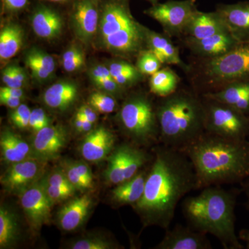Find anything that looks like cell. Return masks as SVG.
<instances>
[{"instance_id": "52", "label": "cell", "mask_w": 249, "mask_h": 249, "mask_svg": "<svg viewBox=\"0 0 249 249\" xmlns=\"http://www.w3.org/2000/svg\"><path fill=\"white\" fill-rule=\"evenodd\" d=\"M242 191L245 193L246 199V208L249 211V178L242 183Z\"/></svg>"}, {"instance_id": "34", "label": "cell", "mask_w": 249, "mask_h": 249, "mask_svg": "<svg viewBox=\"0 0 249 249\" xmlns=\"http://www.w3.org/2000/svg\"><path fill=\"white\" fill-rule=\"evenodd\" d=\"M84 63V54L78 47H70L62 54V67L67 72L77 71L83 67Z\"/></svg>"}, {"instance_id": "9", "label": "cell", "mask_w": 249, "mask_h": 249, "mask_svg": "<svg viewBox=\"0 0 249 249\" xmlns=\"http://www.w3.org/2000/svg\"><path fill=\"white\" fill-rule=\"evenodd\" d=\"M196 0H169L157 3L145 14L160 23L165 34L170 37L183 36V31L193 15L197 10Z\"/></svg>"}, {"instance_id": "10", "label": "cell", "mask_w": 249, "mask_h": 249, "mask_svg": "<svg viewBox=\"0 0 249 249\" xmlns=\"http://www.w3.org/2000/svg\"><path fill=\"white\" fill-rule=\"evenodd\" d=\"M20 203L28 222L34 231L49 224L53 204L46 193L42 181H37L20 193Z\"/></svg>"}, {"instance_id": "48", "label": "cell", "mask_w": 249, "mask_h": 249, "mask_svg": "<svg viewBox=\"0 0 249 249\" xmlns=\"http://www.w3.org/2000/svg\"><path fill=\"white\" fill-rule=\"evenodd\" d=\"M1 105L15 109L22 104V98L0 96Z\"/></svg>"}, {"instance_id": "42", "label": "cell", "mask_w": 249, "mask_h": 249, "mask_svg": "<svg viewBox=\"0 0 249 249\" xmlns=\"http://www.w3.org/2000/svg\"><path fill=\"white\" fill-rule=\"evenodd\" d=\"M26 63H27L29 70H31L32 76L38 81H45L50 78L51 76H52L48 71H47L45 69L41 67L38 64L29 61V60H26Z\"/></svg>"}, {"instance_id": "51", "label": "cell", "mask_w": 249, "mask_h": 249, "mask_svg": "<svg viewBox=\"0 0 249 249\" xmlns=\"http://www.w3.org/2000/svg\"><path fill=\"white\" fill-rule=\"evenodd\" d=\"M238 236L240 240L245 242L246 249H249V229H242Z\"/></svg>"}, {"instance_id": "55", "label": "cell", "mask_w": 249, "mask_h": 249, "mask_svg": "<svg viewBox=\"0 0 249 249\" xmlns=\"http://www.w3.org/2000/svg\"><path fill=\"white\" fill-rule=\"evenodd\" d=\"M149 1H151L152 4H157V3H158V0H149Z\"/></svg>"}, {"instance_id": "2", "label": "cell", "mask_w": 249, "mask_h": 249, "mask_svg": "<svg viewBox=\"0 0 249 249\" xmlns=\"http://www.w3.org/2000/svg\"><path fill=\"white\" fill-rule=\"evenodd\" d=\"M182 152L196 171V189L242 183L249 178V142L205 132Z\"/></svg>"}, {"instance_id": "30", "label": "cell", "mask_w": 249, "mask_h": 249, "mask_svg": "<svg viewBox=\"0 0 249 249\" xmlns=\"http://www.w3.org/2000/svg\"><path fill=\"white\" fill-rule=\"evenodd\" d=\"M108 68L116 83L123 89L135 85L142 78V74L137 67L128 62L114 61Z\"/></svg>"}, {"instance_id": "7", "label": "cell", "mask_w": 249, "mask_h": 249, "mask_svg": "<svg viewBox=\"0 0 249 249\" xmlns=\"http://www.w3.org/2000/svg\"><path fill=\"white\" fill-rule=\"evenodd\" d=\"M119 120L124 133L136 144L147 145L160 139L157 110L144 95L127 98L119 111Z\"/></svg>"}, {"instance_id": "4", "label": "cell", "mask_w": 249, "mask_h": 249, "mask_svg": "<svg viewBox=\"0 0 249 249\" xmlns=\"http://www.w3.org/2000/svg\"><path fill=\"white\" fill-rule=\"evenodd\" d=\"M161 98L156 107L160 140L165 146L182 151L205 133L203 98L184 89Z\"/></svg>"}, {"instance_id": "40", "label": "cell", "mask_w": 249, "mask_h": 249, "mask_svg": "<svg viewBox=\"0 0 249 249\" xmlns=\"http://www.w3.org/2000/svg\"><path fill=\"white\" fill-rule=\"evenodd\" d=\"M51 119L46 114L45 111L41 108H36L31 111L29 127L35 133H37L41 129L50 125Z\"/></svg>"}, {"instance_id": "38", "label": "cell", "mask_w": 249, "mask_h": 249, "mask_svg": "<svg viewBox=\"0 0 249 249\" xmlns=\"http://www.w3.org/2000/svg\"><path fill=\"white\" fill-rule=\"evenodd\" d=\"M63 169L65 170L70 183L76 188L77 191H85L91 188L89 184L78 173L76 167L73 165V161L65 162Z\"/></svg>"}, {"instance_id": "8", "label": "cell", "mask_w": 249, "mask_h": 249, "mask_svg": "<svg viewBox=\"0 0 249 249\" xmlns=\"http://www.w3.org/2000/svg\"><path fill=\"white\" fill-rule=\"evenodd\" d=\"M205 132L229 139L245 140L249 137V116L235 108L202 96Z\"/></svg>"}, {"instance_id": "27", "label": "cell", "mask_w": 249, "mask_h": 249, "mask_svg": "<svg viewBox=\"0 0 249 249\" xmlns=\"http://www.w3.org/2000/svg\"><path fill=\"white\" fill-rule=\"evenodd\" d=\"M23 31L19 26L9 24L0 33V58L7 60L14 58L22 47Z\"/></svg>"}, {"instance_id": "16", "label": "cell", "mask_w": 249, "mask_h": 249, "mask_svg": "<svg viewBox=\"0 0 249 249\" xmlns=\"http://www.w3.org/2000/svg\"><path fill=\"white\" fill-rule=\"evenodd\" d=\"M115 142L114 134L101 126L88 132L80 145V153L88 161L98 163L114 151Z\"/></svg>"}, {"instance_id": "21", "label": "cell", "mask_w": 249, "mask_h": 249, "mask_svg": "<svg viewBox=\"0 0 249 249\" xmlns=\"http://www.w3.org/2000/svg\"><path fill=\"white\" fill-rule=\"evenodd\" d=\"M63 22L61 16L55 10L45 6H39L31 17V27L36 35L52 40L60 35Z\"/></svg>"}, {"instance_id": "47", "label": "cell", "mask_w": 249, "mask_h": 249, "mask_svg": "<svg viewBox=\"0 0 249 249\" xmlns=\"http://www.w3.org/2000/svg\"><path fill=\"white\" fill-rule=\"evenodd\" d=\"M2 81L6 87L18 88L13 74L12 66H9L4 69L2 72Z\"/></svg>"}, {"instance_id": "53", "label": "cell", "mask_w": 249, "mask_h": 249, "mask_svg": "<svg viewBox=\"0 0 249 249\" xmlns=\"http://www.w3.org/2000/svg\"><path fill=\"white\" fill-rule=\"evenodd\" d=\"M93 124H94L87 120L86 118L85 117L80 133H88L90 131L92 130Z\"/></svg>"}, {"instance_id": "49", "label": "cell", "mask_w": 249, "mask_h": 249, "mask_svg": "<svg viewBox=\"0 0 249 249\" xmlns=\"http://www.w3.org/2000/svg\"><path fill=\"white\" fill-rule=\"evenodd\" d=\"M12 68L16 78H17L20 83H22L23 85H24L26 80H27V76H26V73L24 70L21 68L20 67L16 66V65H13Z\"/></svg>"}, {"instance_id": "17", "label": "cell", "mask_w": 249, "mask_h": 249, "mask_svg": "<svg viewBox=\"0 0 249 249\" xmlns=\"http://www.w3.org/2000/svg\"><path fill=\"white\" fill-rule=\"evenodd\" d=\"M216 11L228 30L237 40H249V1L218 4Z\"/></svg>"}, {"instance_id": "44", "label": "cell", "mask_w": 249, "mask_h": 249, "mask_svg": "<svg viewBox=\"0 0 249 249\" xmlns=\"http://www.w3.org/2000/svg\"><path fill=\"white\" fill-rule=\"evenodd\" d=\"M29 0H2L3 6L7 11L15 12L26 7Z\"/></svg>"}, {"instance_id": "45", "label": "cell", "mask_w": 249, "mask_h": 249, "mask_svg": "<svg viewBox=\"0 0 249 249\" xmlns=\"http://www.w3.org/2000/svg\"><path fill=\"white\" fill-rule=\"evenodd\" d=\"M0 96L22 98L24 96V91L22 88H9V87L5 86L0 89Z\"/></svg>"}, {"instance_id": "26", "label": "cell", "mask_w": 249, "mask_h": 249, "mask_svg": "<svg viewBox=\"0 0 249 249\" xmlns=\"http://www.w3.org/2000/svg\"><path fill=\"white\" fill-rule=\"evenodd\" d=\"M132 146V144H124L109 155L105 177L110 184L116 186L126 181Z\"/></svg>"}, {"instance_id": "15", "label": "cell", "mask_w": 249, "mask_h": 249, "mask_svg": "<svg viewBox=\"0 0 249 249\" xmlns=\"http://www.w3.org/2000/svg\"><path fill=\"white\" fill-rule=\"evenodd\" d=\"M187 48L203 60L215 58L230 52L240 41L230 32L219 33L200 40L185 39Z\"/></svg>"}, {"instance_id": "12", "label": "cell", "mask_w": 249, "mask_h": 249, "mask_svg": "<svg viewBox=\"0 0 249 249\" xmlns=\"http://www.w3.org/2000/svg\"><path fill=\"white\" fill-rule=\"evenodd\" d=\"M101 0H76L73 4L71 22L76 37L84 44L93 40L98 30Z\"/></svg>"}, {"instance_id": "36", "label": "cell", "mask_w": 249, "mask_h": 249, "mask_svg": "<svg viewBox=\"0 0 249 249\" xmlns=\"http://www.w3.org/2000/svg\"><path fill=\"white\" fill-rule=\"evenodd\" d=\"M26 60L38 64L53 75L55 70V62L52 55L45 52L35 49L29 51L26 56Z\"/></svg>"}, {"instance_id": "11", "label": "cell", "mask_w": 249, "mask_h": 249, "mask_svg": "<svg viewBox=\"0 0 249 249\" xmlns=\"http://www.w3.org/2000/svg\"><path fill=\"white\" fill-rule=\"evenodd\" d=\"M47 162L31 158L10 165L1 178V183L5 191L20 194L40 178Z\"/></svg>"}, {"instance_id": "37", "label": "cell", "mask_w": 249, "mask_h": 249, "mask_svg": "<svg viewBox=\"0 0 249 249\" xmlns=\"http://www.w3.org/2000/svg\"><path fill=\"white\" fill-rule=\"evenodd\" d=\"M46 183L57 188L62 189L69 190V191L76 192V188L72 186L70 180L67 178L66 173L63 168H56L52 173L47 175V178H44Z\"/></svg>"}, {"instance_id": "18", "label": "cell", "mask_w": 249, "mask_h": 249, "mask_svg": "<svg viewBox=\"0 0 249 249\" xmlns=\"http://www.w3.org/2000/svg\"><path fill=\"white\" fill-rule=\"evenodd\" d=\"M227 31L229 30L217 11L206 13L197 9L187 24L183 36L185 39L200 40Z\"/></svg>"}, {"instance_id": "46", "label": "cell", "mask_w": 249, "mask_h": 249, "mask_svg": "<svg viewBox=\"0 0 249 249\" xmlns=\"http://www.w3.org/2000/svg\"><path fill=\"white\" fill-rule=\"evenodd\" d=\"M78 110L84 115L87 120L95 124L98 119L97 111L91 106L84 105L78 109Z\"/></svg>"}, {"instance_id": "33", "label": "cell", "mask_w": 249, "mask_h": 249, "mask_svg": "<svg viewBox=\"0 0 249 249\" xmlns=\"http://www.w3.org/2000/svg\"><path fill=\"white\" fill-rule=\"evenodd\" d=\"M89 105L97 112L110 114L115 111L117 103L115 98L110 93L94 92L90 95Z\"/></svg>"}, {"instance_id": "35", "label": "cell", "mask_w": 249, "mask_h": 249, "mask_svg": "<svg viewBox=\"0 0 249 249\" xmlns=\"http://www.w3.org/2000/svg\"><path fill=\"white\" fill-rule=\"evenodd\" d=\"M119 247L114 243L102 237H85L73 242L70 245L72 249H111Z\"/></svg>"}, {"instance_id": "20", "label": "cell", "mask_w": 249, "mask_h": 249, "mask_svg": "<svg viewBox=\"0 0 249 249\" xmlns=\"http://www.w3.org/2000/svg\"><path fill=\"white\" fill-rule=\"evenodd\" d=\"M93 199L85 194L70 200L58 213V224L65 231H73L83 225L92 207Z\"/></svg>"}, {"instance_id": "19", "label": "cell", "mask_w": 249, "mask_h": 249, "mask_svg": "<svg viewBox=\"0 0 249 249\" xmlns=\"http://www.w3.org/2000/svg\"><path fill=\"white\" fill-rule=\"evenodd\" d=\"M249 116V80H238L224 85L215 91L203 93Z\"/></svg>"}, {"instance_id": "41", "label": "cell", "mask_w": 249, "mask_h": 249, "mask_svg": "<svg viewBox=\"0 0 249 249\" xmlns=\"http://www.w3.org/2000/svg\"><path fill=\"white\" fill-rule=\"evenodd\" d=\"M42 182H43L46 193L48 196L49 200L53 205L66 200L76 193V192L74 191H69V190L62 189V188L51 186V185L45 182L44 178L42 179Z\"/></svg>"}, {"instance_id": "23", "label": "cell", "mask_w": 249, "mask_h": 249, "mask_svg": "<svg viewBox=\"0 0 249 249\" xmlns=\"http://www.w3.org/2000/svg\"><path fill=\"white\" fill-rule=\"evenodd\" d=\"M76 85L68 81L54 83L43 94V102L54 110L65 111L73 106L78 98Z\"/></svg>"}, {"instance_id": "3", "label": "cell", "mask_w": 249, "mask_h": 249, "mask_svg": "<svg viewBox=\"0 0 249 249\" xmlns=\"http://www.w3.org/2000/svg\"><path fill=\"white\" fill-rule=\"evenodd\" d=\"M237 191L210 186L182 203V212L188 226L215 237L226 249H243L235 232Z\"/></svg>"}, {"instance_id": "28", "label": "cell", "mask_w": 249, "mask_h": 249, "mask_svg": "<svg viewBox=\"0 0 249 249\" xmlns=\"http://www.w3.org/2000/svg\"><path fill=\"white\" fill-rule=\"evenodd\" d=\"M180 78L171 69H160L150 76V89L160 98L169 96L178 89Z\"/></svg>"}, {"instance_id": "31", "label": "cell", "mask_w": 249, "mask_h": 249, "mask_svg": "<svg viewBox=\"0 0 249 249\" xmlns=\"http://www.w3.org/2000/svg\"><path fill=\"white\" fill-rule=\"evenodd\" d=\"M89 74L93 83L106 92L111 95L120 94L124 89L116 83L108 67L96 65L91 69Z\"/></svg>"}, {"instance_id": "13", "label": "cell", "mask_w": 249, "mask_h": 249, "mask_svg": "<svg viewBox=\"0 0 249 249\" xmlns=\"http://www.w3.org/2000/svg\"><path fill=\"white\" fill-rule=\"evenodd\" d=\"M67 142L66 129L60 125L50 124L36 134L31 147L33 155L45 162L55 160Z\"/></svg>"}, {"instance_id": "22", "label": "cell", "mask_w": 249, "mask_h": 249, "mask_svg": "<svg viewBox=\"0 0 249 249\" xmlns=\"http://www.w3.org/2000/svg\"><path fill=\"white\" fill-rule=\"evenodd\" d=\"M146 46L160 59L162 64L178 65L187 70V66L181 60L178 47H175L170 36L149 30L145 28Z\"/></svg>"}, {"instance_id": "24", "label": "cell", "mask_w": 249, "mask_h": 249, "mask_svg": "<svg viewBox=\"0 0 249 249\" xmlns=\"http://www.w3.org/2000/svg\"><path fill=\"white\" fill-rule=\"evenodd\" d=\"M0 148L3 161L10 165L31 158L33 155L30 145L9 129L1 132Z\"/></svg>"}, {"instance_id": "54", "label": "cell", "mask_w": 249, "mask_h": 249, "mask_svg": "<svg viewBox=\"0 0 249 249\" xmlns=\"http://www.w3.org/2000/svg\"><path fill=\"white\" fill-rule=\"evenodd\" d=\"M47 1H52V2L55 3H65L67 2L69 0H47Z\"/></svg>"}, {"instance_id": "5", "label": "cell", "mask_w": 249, "mask_h": 249, "mask_svg": "<svg viewBox=\"0 0 249 249\" xmlns=\"http://www.w3.org/2000/svg\"><path fill=\"white\" fill-rule=\"evenodd\" d=\"M98 31L101 45L121 56L138 55L146 45L145 28L131 14L127 0L101 4Z\"/></svg>"}, {"instance_id": "1", "label": "cell", "mask_w": 249, "mask_h": 249, "mask_svg": "<svg viewBox=\"0 0 249 249\" xmlns=\"http://www.w3.org/2000/svg\"><path fill=\"white\" fill-rule=\"evenodd\" d=\"M196 190V171L186 154L163 145L155 151L143 194L133 206L147 225L167 229L179 201Z\"/></svg>"}, {"instance_id": "6", "label": "cell", "mask_w": 249, "mask_h": 249, "mask_svg": "<svg viewBox=\"0 0 249 249\" xmlns=\"http://www.w3.org/2000/svg\"><path fill=\"white\" fill-rule=\"evenodd\" d=\"M199 76L210 91L224 85L249 80V40L242 41L228 53L217 58L203 60ZM202 79V80H203Z\"/></svg>"}, {"instance_id": "32", "label": "cell", "mask_w": 249, "mask_h": 249, "mask_svg": "<svg viewBox=\"0 0 249 249\" xmlns=\"http://www.w3.org/2000/svg\"><path fill=\"white\" fill-rule=\"evenodd\" d=\"M161 62L150 49L142 50L138 55L137 68L142 75L151 76L160 70Z\"/></svg>"}, {"instance_id": "14", "label": "cell", "mask_w": 249, "mask_h": 249, "mask_svg": "<svg viewBox=\"0 0 249 249\" xmlns=\"http://www.w3.org/2000/svg\"><path fill=\"white\" fill-rule=\"evenodd\" d=\"M206 234L188 226L178 224L173 229H167L166 233L157 249H211L212 245Z\"/></svg>"}, {"instance_id": "50", "label": "cell", "mask_w": 249, "mask_h": 249, "mask_svg": "<svg viewBox=\"0 0 249 249\" xmlns=\"http://www.w3.org/2000/svg\"><path fill=\"white\" fill-rule=\"evenodd\" d=\"M85 116L82 114L79 110L77 111L74 119H73V126L76 131L80 132L82 127H83V120H84Z\"/></svg>"}, {"instance_id": "43", "label": "cell", "mask_w": 249, "mask_h": 249, "mask_svg": "<svg viewBox=\"0 0 249 249\" xmlns=\"http://www.w3.org/2000/svg\"><path fill=\"white\" fill-rule=\"evenodd\" d=\"M73 163L80 175L83 177L91 188H92L93 187V175L89 165L81 160L73 161Z\"/></svg>"}, {"instance_id": "39", "label": "cell", "mask_w": 249, "mask_h": 249, "mask_svg": "<svg viewBox=\"0 0 249 249\" xmlns=\"http://www.w3.org/2000/svg\"><path fill=\"white\" fill-rule=\"evenodd\" d=\"M31 111L27 105L21 104L11 112L10 119L18 128L27 129L29 127Z\"/></svg>"}, {"instance_id": "25", "label": "cell", "mask_w": 249, "mask_h": 249, "mask_svg": "<svg viewBox=\"0 0 249 249\" xmlns=\"http://www.w3.org/2000/svg\"><path fill=\"white\" fill-rule=\"evenodd\" d=\"M148 172L141 170L130 179L116 185L111 191V199L116 204L135 206L143 194Z\"/></svg>"}, {"instance_id": "29", "label": "cell", "mask_w": 249, "mask_h": 249, "mask_svg": "<svg viewBox=\"0 0 249 249\" xmlns=\"http://www.w3.org/2000/svg\"><path fill=\"white\" fill-rule=\"evenodd\" d=\"M19 236V226L16 214L6 206L0 207V248L13 247Z\"/></svg>"}]
</instances>
